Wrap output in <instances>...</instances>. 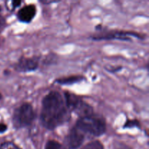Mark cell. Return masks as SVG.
I'll return each mask as SVG.
<instances>
[{"mask_svg":"<svg viewBox=\"0 0 149 149\" xmlns=\"http://www.w3.org/2000/svg\"><path fill=\"white\" fill-rule=\"evenodd\" d=\"M70 118L71 111L61 93L50 91L43 97L40 120L46 129L53 130L68 122Z\"/></svg>","mask_w":149,"mask_h":149,"instance_id":"obj_1","label":"cell"},{"mask_svg":"<svg viewBox=\"0 0 149 149\" xmlns=\"http://www.w3.org/2000/svg\"><path fill=\"white\" fill-rule=\"evenodd\" d=\"M74 126L85 135L100 137L106 132V122L104 118L95 113L79 117Z\"/></svg>","mask_w":149,"mask_h":149,"instance_id":"obj_2","label":"cell"},{"mask_svg":"<svg viewBox=\"0 0 149 149\" xmlns=\"http://www.w3.org/2000/svg\"><path fill=\"white\" fill-rule=\"evenodd\" d=\"M36 117L33 108L30 103H24L15 109L13 114V126L17 129L27 127L32 125Z\"/></svg>","mask_w":149,"mask_h":149,"instance_id":"obj_3","label":"cell"},{"mask_svg":"<svg viewBox=\"0 0 149 149\" xmlns=\"http://www.w3.org/2000/svg\"><path fill=\"white\" fill-rule=\"evenodd\" d=\"M63 98L70 111L74 112L79 117L94 113L93 107L74 93L65 92Z\"/></svg>","mask_w":149,"mask_h":149,"instance_id":"obj_4","label":"cell"},{"mask_svg":"<svg viewBox=\"0 0 149 149\" xmlns=\"http://www.w3.org/2000/svg\"><path fill=\"white\" fill-rule=\"evenodd\" d=\"M132 37L143 39L145 38V36H144V34L143 35L141 33H137L135 31H130L111 30L100 32L97 34H95L94 36H91L92 39H93V40L100 41L117 39V40L127 41V42L132 41Z\"/></svg>","mask_w":149,"mask_h":149,"instance_id":"obj_5","label":"cell"},{"mask_svg":"<svg viewBox=\"0 0 149 149\" xmlns=\"http://www.w3.org/2000/svg\"><path fill=\"white\" fill-rule=\"evenodd\" d=\"M86 135L75 126L71 128L65 139V149H77L84 143Z\"/></svg>","mask_w":149,"mask_h":149,"instance_id":"obj_6","label":"cell"},{"mask_svg":"<svg viewBox=\"0 0 149 149\" xmlns=\"http://www.w3.org/2000/svg\"><path fill=\"white\" fill-rule=\"evenodd\" d=\"M39 63V57H21L15 65V69L21 73L31 72L37 69Z\"/></svg>","mask_w":149,"mask_h":149,"instance_id":"obj_7","label":"cell"},{"mask_svg":"<svg viewBox=\"0 0 149 149\" xmlns=\"http://www.w3.org/2000/svg\"><path fill=\"white\" fill-rule=\"evenodd\" d=\"M36 15V7L35 4H29L23 6L17 13V17L21 23H30Z\"/></svg>","mask_w":149,"mask_h":149,"instance_id":"obj_8","label":"cell"},{"mask_svg":"<svg viewBox=\"0 0 149 149\" xmlns=\"http://www.w3.org/2000/svg\"><path fill=\"white\" fill-rule=\"evenodd\" d=\"M84 79V77L82 76L74 75L68 76V77H61L59 79H57L55 81L57 84H61V85H71V84H76V83L80 82L81 81Z\"/></svg>","mask_w":149,"mask_h":149,"instance_id":"obj_9","label":"cell"},{"mask_svg":"<svg viewBox=\"0 0 149 149\" xmlns=\"http://www.w3.org/2000/svg\"><path fill=\"white\" fill-rule=\"evenodd\" d=\"M81 149H104V146L100 141L96 140L87 143Z\"/></svg>","mask_w":149,"mask_h":149,"instance_id":"obj_10","label":"cell"},{"mask_svg":"<svg viewBox=\"0 0 149 149\" xmlns=\"http://www.w3.org/2000/svg\"><path fill=\"white\" fill-rule=\"evenodd\" d=\"M141 128L140 122L137 119H127L123 125V129H131V128Z\"/></svg>","mask_w":149,"mask_h":149,"instance_id":"obj_11","label":"cell"},{"mask_svg":"<svg viewBox=\"0 0 149 149\" xmlns=\"http://www.w3.org/2000/svg\"><path fill=\"white\" fill-rule=\"evenodd\" d=\"M45 149H62V145L55 140H49L45 144Z\"/></svg>","mask_w":149,"mask_h":149,"instance_id":"obj_12","label":"cell"},{"mask_svg":"<svg viewBox=\"0 0 149 149\" xmlns=\"http://www.w3.org/2000/svg\"><path fill=\"white\" fill-rule=\"evenodd\" d=\"M0 149H21L18 146L10 141L3 143L0 145Z\"/></svg>","mask_w":149,"mask_h":149,"instance_id":"obj_13","label":"cell"},{"mask_svg":"<svg viewBox=\"0 0 149 149\" xmlns=\"http://www.w3.org/2000/svg\"><path fill=\"white\" fill-rule=\"evenodd\" d=\"M6 25V20L4 17L1 15V7H0V31L4 28Z\"/></svg>","mask_w":149,"mask_h":149,"instance_id":"obj_14","label":"cell"},{"mask_svg":"<svg viewBox=\"0 0 149 149\" xmlns=\"http://www.w3.org/2000/svg\"><path fill=\"white\" fill-rule=\"evenodd\" d=\"M7 129H8V127L5 123H2V122L0 123V134L4 133L7 130Z\"/></svg>","mask_w":149,"mask_h":149,"instance_id":"obj_15","label":"cell"},{"mask_svg":"<svg viewBox=\"0 0 149 149\" xmlns=\"http://www.w3.org/2000/svg\"><path fill=\"white\" fill-rule=\"evenodd\" d=\"M11 4L12 7H13V9L14 10V9L17 8V7H19V6L22 4V1H20V0H15V1H12Z\"/></svg>","mask_w":149,"mask_h":149,"instance_id":"obj_16","label":"cell"},{"mask_svg":"<svg viewBox=\"0 0 149 149\" xmlns=\"http://www.w3.org/2000/svg\"><path fill=\"white\" fill-rule=\"evenodd\" d=\"M1 98H2V95H1V94L0 93V100H1Z\"/></svg>","mask_w":149,"mask_h":149,"instance_id":"obj_17","label":"cell"}]
</instances>
